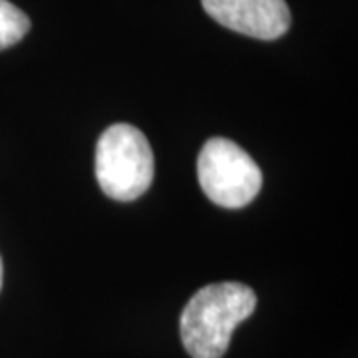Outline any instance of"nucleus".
Instances as JSON below:
<instances>
[{
  "label": "nucleus",
  "mask_w": 358,
  "mask_h": 358,
  "mask_svg": "<svg viewBox=\"0 0 358 358\" xmlns=\"http://www.w3.org/2000/svg\"><path fill=\"white\" fill-rule=\"evenodd\" d=\"M257 294L243 282H213L199 289L185 305L179 333L192 358H221L233 331L253 315Z\"/></svg>",
  "instance_id": "obj_1"
},
{
  "label": "nucleus",
  "mask_w": 358,
  "mask_h": 358,
  "mask_svg": "<svg viewBox=\"0 0 358 358\" xmlns=\"http://www.w3.org/2000/svg\"><path fill=\"white\" fill-rule=\"evenodd\" d=\"M197 178L205 195L225 209L249 205L263 185V173L255 159L225 138L205 143L197 159Z\"/></svg>",
  "instance_id": "obj_3"
},
{
  "label": "nucleus",
  "mask_w": 358,
  "mask_h": 358,
  "mask_svg": "<svg viewBox=\"0 0 358 358\" xmlns=\"http://www.w3.org/2000/svg\"><path fill=\"white\" fill-rule=\"evenodd\" d=\"M0 289H2V259H0Z\"/></svg>",
  "instance_id": "obj_6"
},
{
  "label": "nucleus",
  "mask_w": 358,
  "mask_h": 358,
  "mask_svg": "<svg viewBox=\"0 0 358 358\" xmlns=\"http://www.w3.org/2000/svg\"><path fill=\"white\" fill-rule=\"evenodd\" d=\"M96 178L102 192L117 201H134L154 181V152L140 129L114 124L96 148Z\"/></svg>",
  "instance_id": "obj_2"
},
{
  "label": "nucleus",
  "mask_w": 358,
  "mask_h": 358,
  "mask_svg": "<svg viewBox=\"0 0 358 358\" xmlns=\"http://www.w3.org/2000/svg\"><path fill=\"white\" fill-rule=\"evenodd\" d=\"M203 10L221 26L257 40H277L291 26L285 0H201Z\"/></svg>",
  "instance_id": "obj_4"
},
{
  "label": "nucleus",
  "mask_w": 358,
  "mask_h": 358,
  "mask_svg": "<svg viewBox=\"0 0 358 358\" xmlns=\"http://www.w3.org/2000/svg\"><path fill=\"white\" fill-rule=\"evenodd\" d=\"M30 30V18L8 0H0V50L18 44Z\"/></svg>",
  "instance_id": "obj_5"
}]
</instances>
